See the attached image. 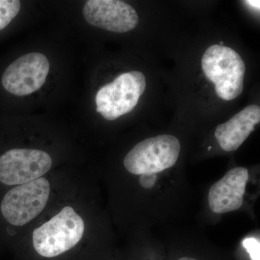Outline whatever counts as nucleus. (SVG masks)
<instances>
[{
  "label": "nucleus",
  "instance_id": "4",
  "mask_svg": "<svg viewBox=\"0 0 260 260\" xmlns=\"http://www.w3.org/2000/svg\"><path fill=\"white\" fill-rule=\"evenodd\" d=\"M180 150V142L175 136L158 135L135 145L124 157L123 165L133 175L156 174L175 165Z\"/></svg>",
  "mask_w": 260,
  "mask_h": 260
},
{
  "label": "nucleus",
  "instance_id": "7",
  "mask_svg": "<svg viewBox=\"0 0 260 260\" xmlns=\"http://www.w3.org/2000/svg\"><path fill=\"white\" fill-rule=\"evenodd\" d=\"M49 72L47 56L41 53H30L20 56L6 68L2 85L13 95L25 96L42 88Z\"/></svg>",
  "mask_w": 260,
  "mask_h": 260
},
{
  "label": "nucleus",
  "instance_id": "12",
  "mask_svg": "<svg viewBox=\"0 0 260 260\" xmlns=\"http://www.w3.org/2000/svg\"><path fill=\"white\" fill-rule=\"evenodd\" d=\"M243 246L250 254L252 260H260L259 259V242L254 238H247L243 242Z\"/></svg>",
  "mask_w": 260,
  "mask_h": 260
},
{
  "label": "nucleus",
  "instance_id": "9",
  "mask_svg": "<svg viewBox=\"0 0 260 260\" xmlns=\"http://www.w3.org/2000/svg\"><path fill=\"white\" fill-rule=\"evenodd\" d=\"M249 173L244 167L231 169L210 188L208 203L210 209L218 214L239 209L244 203Z\"/></svg>",
  "mask_w": 260,
  "mask_h": 260
},
{
  "label": "nucleus",
  "instance_id": "1",
  "mask_svg": "<svg viewBox=\"0 0 260 260\" xmlns=\"http://www.w3.org/2000/svg\"><path fill=\"white\" fill-rule=\"evenodd\" d=\"M86 177L75 174L46 213L13 240L18 260H98Z\"/></svg>",
  "mask_w": 260,
  "mask_h": 260
},
{
  "label": "nucleus",
  "instance_id": "2",
  "mask_svg": "<svg viewBox=\"0 0 260 260\" xmlns=\"http://www.w3.org/2000/svg\"><path fill=\"white\" fill-rule=\"evenodd\" d=\"M54 171L25 184L8 188L0 200V215L13 241L26 232L49 209L75 176Z\"/></svg>",
  "mask_w": 260,
  "mask_h": 260
},
{
  "label": "nucleus",
  "instance_id": "5",
  "mask_svg": "<svg viewBox=\"0 0 260 260\" xmlns=\"http://www.w3.org/2000/svg\"><path fill=\"white\" fill-rule=\"evenodd\" d=\"M54 158L42 149L14 148L0 155V184L20 185L54 172Z\"/></svg>",
  "mask_w": 260,
  "mask_h": 260
},
{
  "label": "nucleus",
  "instance_id": "8",
  "mask_svg": "<svg viewBox=\"0 0 260 260\" xmlns=\"http://www.w3.org/2000/svg\"><path fill=\"white\" fill-rule=\"evenodd\" d=\"M83 14L90 25L111 32H129L139 23L134 8L119 0H89Z\"/></svg>",
  "mask_w": 260,
  "mask_h": 260
},
{
  "label": "nucleus",
  "instance_id": "13",
  "mask_svg": "<svg viewBox=\"0 0 260 260\" xmlns=\"http://www.w3.org/2000/svg\"><path fill=\"white\" fill-rule=\"evenodd\" d=\"M157 180V176L155 174H146L140 176V183L145 189H150L155 185Z\"/></svg>",
  "mask_w": 260,
  "mask_h": 260
},
{
  "label": "nucleus",
  "instance_id": "14",
  "mask_svg": "<svg viewBox=\"0 0 260 260\" xmlns=\"http://www.w3.org/2000/svg\"><path fill=\"white\" fill-rule=\"evenodd\" d=\"M246 5H247L248 6H249V8H251V9H254L256 10V11H259L260 8V2L256 1V0H248V1L244 2Z\"/></svg>",
  "mask_w": 260,
  "mask_h": 260
},
{
  "label": "nucleus",
  "instance_id": "15",
  "mask_svg": "<svg viewBox=\"0 0 260 260\" xmlns=\"http://www.w3.org/2000/svg\"><path fill=\"white\" fill-rule=\"evenodd\" d=\"M179 260H198L196 259H194V258L191 257H186V256H184V257L181 258Z\"/></svg>",
  "mask_w": 260,
  "mask_h": 260
},
{
  "label": "nucleus",
  "instance_id": "10",
  "mask_svg": "<svg viewBox=\"0 0 260 260\" xmlns=\"http://www.w3.org/2000/svg\"><path fill=\"white\" fill-rule=\"evenodd\" d=\"M259 121V107L248 106L230 120L219 124L215 132V138L223 150L234 151L245 142Z\"/></svg>",
  "mask_w": 260,
  "mask_h": 260
},
{
  "label": "nucleus",
  "instance_id": "3",
  "mask_svg": "<svg viewBox=\"0 0 260 260\" xmlns=\"http://www.w3.org/2000/svg\"><path fill=\"white\" fill-rule=\"evenodd\" d=\"M202 68L220 99L232 101L242 94L246 67L234 49L218 44L211 46L203 54Z\"/></svg>",
  "mask_w": 260,
  "mask_h": 260
},
{
  "label": "nucleus",
  "instance_id": "11",
  "mask_svg": "<svg viewBox=\"0 0 260 260\" xmlns=\"http://www.w3.org/2000/svg\"><path fill=\"white\" fill-rule=\"evenodd\" d=\"M20 10V2L18 0H0V30L11 23Z\"/></svg>",
  "mask_w": 260,
  "mask_h": 260
},
{
  "label": "nucleus",
  "instance_id": "6",
  "mask_svg": "<svg viewBox=\"0 0 260 260\" xmlns=\"http://www.w3.org/2000/svg\"><path fill=\"white\" fill-rule=\"evenodd\" d=\"M145 88L146 78L143 73H123L99 89L95 95L96 112L107 120H115L135 109Z\"/></svg>",
  "mask_w": 260,
  "mask_h": 260
}]
</instances>
